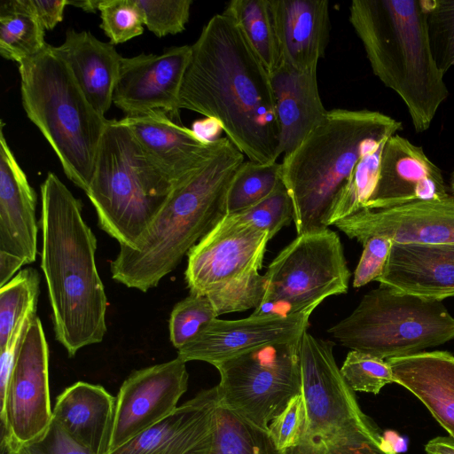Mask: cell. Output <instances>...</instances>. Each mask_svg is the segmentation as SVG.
<instances>
[{
  "label": "cell",
  "mask_w": 454,
  "mask_h": 454,
  "mask_svg": "<svg viewBox=\"0 0 454 454\" xmlns=\"http://www.w3.org/2000/svg\"><path fill=\"white\" fill-rule=\"evenodd\" d=\"M380 286L424 299L454 296V243L393 242Z\"/></svg>",
  "instance_id": "22"
},
{
  "label": "cell",
  "mask_w": 454,
  "mask_h": 454,
  "mask_svg": "<svg viewBox=\"0 0 454 454\" xmlns=\"http://www.w3.org/2000/svg\"><path fill=\"white\" fill-rule=\"evenodd\" d=\"M1 438L21 448L43 438L53 416L49 387V348L40 318L34 314L0 402Z\"/></svg>",
  "instance_id": "13"
},
{
  "label": "cell",
  "mask_w": 454,
  "mask_h": 454,
  "mask_svg": "<svg viewBox=\"0 0 454 454\" xmlns=\"http://www.w3.org/2000/svg\"><path fill=\"white\" fill-rule=\"evenodd\" d=\"M188 379L186 362L179 356L130 373L115 397L108 454L172 414Z\"/></svg>",
  "instance_id": "14"
},
{
  "label": "cell",
  "mask_w": 454,
  "mask_h": 454,
  "mask_svg": "<svg viewBox=\"0 0 454 454\" xmlns=\"http://www.w3.org/2000/svg\"><path fill=\"white\" fill-rule=\"evenodd\" d=\"M393 241L383 236L366 239L362 255L354 272L353 286L356 288L377 279L382 275Z\"/></svg>",
  "instance_id": "41"
},
{
  "label": "cell",
  "mask_w": 454,
  "mask_h": 454,
  "mask_svg": "<svg viewBox=\"0 0 454 454\" xmlns=\"http://www.w3.org/2000/svg\"><path fill=\"white\" fill-rule=\"evenodd\" d=\"M0 124V286L37 254V196Z\"/></svg>",
  "instance_id": "16"
},
{
  "label": "cell",
  "mask_w": 454,
  "mask_h": 454,
  "mask_svg": "<svg viewBox=\"0 0 454 454\" xmlns=\"http://www.w3.org/2000/svg\"><path fill=\"white\" fill-rule=\"evenodd\" d=\"M387 139L380 141L360 158L333 202L327 226L364 208L379 178L381 153Z\"/></svg>",
  "instance_id": "32"
},
{
  "label": "cell",
  "mask_w": 454,
  "mask_h": 454,
  "mask_svg": "<svg viewBox=\"0 0 454 454\" xmlns=\"http://www.w3.org/2000/svg\"><path fill=\"white\" fill-rule=\"evenodd\" d=\"M24 447L29 454H92L73 441L53 419L43 438Z\"/></svg>",
  "instance_id": "43"
},
{
  "label": "cell",
  "mask_w": 454,
  "mask_h": 454,
  "mask_svg": "<svg viewBox=\"0 0 454 454\" xmlns=\"http://www.w3.org/2000/svg\"><path fill=\"white\" fill-rule=\"evenodd\" d=\"M450 188L454 193V170L451 174V176H450Z\"/></svg>",
  "instance_id": "48"
},
{
  "label": "cell",
  "mask_w": 454,
  "mask_h": 454,
  "mask_svg": "<svg viewBox=\"0 0 454 454\" xmlns=\"http://www.w3.org/2000/svg\"><path fill=\"white\" fill-rule=\"evenodd\" d=\"M179 108L215 121L249 160L277 162L279 128L270 76L236 22L214 15L191 45Z\"/></svg>",
  "instance_id": "1"
},
{
  "label": "cell",
  "mask_w": 454,
  "mask_h": 454,
  "mask_svg": "<svg viewBox=\"0 0 454 454\" xmlns=\"http://www.w3.org/2000/svg\"><path fill=\"white\" fill-rule=\"evenodd\" d=\"M120 121L174 187L202 166L218 144V139L207 140L160 110Z\"/></svg>",
  "instance_id": "21"
},
{
  "label": "cell",
  "mask_w": 454,
  "mask_h": 454,
  "mask_svg": "<svg viewBox=\"0 0 454 454\" xmlns=\"http://www.w3.org/2000/svg\"><path fill=\"white\" fill-rule=\"evenodd\" d=\"M305 425V405L301 394L293 397L285 410L269 425L268 432L282 452L296 448L302 438Z\"/></svg>",
  "instance_id": "40"
},
{
  "label": "cell",
  "mask_w": 454,
  "mask_h": 454,
  "mask_svg": "<svg viewBox=\"0 0 454 454\" xmlns=\"http://www.w3.org/2000/svg\"><path fill=\"white\" fill-rule=\"evenodd\" d=\"M52 48L67 64L92 107L105 116L113 104L122 59L114 46L99 41L88 31L70 28L65 41Z\"/></svg>",
  "instance_id": "26"
},
{
  "label": "cell",
  "mask_w": 454,
  "mask_h": 454,
  "mask_svg": "<svg viewBox=\"0 0 454 454\" xmlns=\"http://www.w3.org/2000/svg\"><path fill=\"white\" fill-rule=\"evenodd\" d=\"M387 361L395 383L420 400L454 439V356L447 351H422Z\"/></svg>",
  "instance_id": "27"
},
{
  "label": "cell",
  "mask_w": 454,
  "mask_h": 454,
  "mask_svg": "<svg viewBox=\"0 0 454 454\" xmlns=\"http://www.w3.org/2000/svg\"><path fill=\"white\" fill-rule=\"evenodd\" d=\"M116 398L102 386L78 381L56 399L53 420L92 454H108Z\"/></svg>",
  "instance_id": "25"
},
{
  "label": "cell",
  "mask_w": 454,
  "mask_h": 454,
  "mask_svg": "<svg viewBox=\"0 0 454 454\" xmlns=\"http://www.w3.org/2000/svg\"><path fill=\"white\" fill-rule=\"evenodd\" d=\"M349 21L372 73L405 105L417 133L449 97L433 57L426 0H353Z\"/></svg>",
  "instance_id": "4"
},
{
  "label": "cell",
  "mask_w": 454,
  "mask_h": 454,
  "mask_svg": "<svg viewBox=\"0 0 454 454\" xmlns=\"http://www.w3.org/2000/svg\"><path fill=\"white\" fill-rule=\"evenodd\" d=\"M333 341L305 331L299 344L305 425L286 454H396L361 410L335 362Z\"/></svg>",
  "instance_id": "8"
},
{
  "label": "cell",
  "mask_w": 454,
  "mask_h": 454,
  "mask_svg": "<svg viewBox=\"0 0 454 454\" xmlns=\"http://www.w3.org/2000/svg\"><path fill=\"white\" fill-rule=\"evenodd\" d=\"M282 184L281 163L244 160L227 193L226 215L250 208L270 195Z\"/></svg>",
  "instance_id": "31"
},
{
  "label": "cell",
  "mask_w": 454,
  "mask_h": 454,
  "mask_svg": "<svg viewBox=\"0 0 454 454\" xmlns=\"http://www.w3.org/2000/svg\"><path fill=\"white\" fill-rule=\"evenodd\" d=\"M433 57L445 74L454 66V0H426Z\"/></svg>",
  "instance_id": "35"
},
{
  "label": "cell",
  "mask_w": 454,
  "mask_h": 454,
  "mask_svg": "<svg viewBox=\"0 0 454 454\" xmlns=\"http://www.w3.org/2000/svg\"><path fill=\"white\" fill-rule=\"evenodd\" d=\"M67 4L79 7L86 12H95L98 10L99 0L67 1Z\"/></svg>",
  "instance_id": "46"
},
{
  "label": "cell",
  "mask_w": 454,
  "mask_h": 454,
  "mask_svg": "<svg viewBox=\"0 0 454 454\" xmlns=\"http://www.w3.org/2000/svg\"><path fill=\"white\" fill-rule=\"evenodd\" d=\"M300 340L262 346L220 363V403L255 426L270 423L301 394Z\"/></svg>",
  "instance_id": "12"
},
{
  "label": "cell",
  "mask_w": 454,
  "mask_h": 454,
  "mask_svg": "<svg viewBox=\"0 0 454 454\" xmlns=\"http://www.w3.org/2000/svg\"><path fill=\"white\" fill-rule=\"evenodd\" d=\"M39 20L25 0H4L0 4V54L18 64L41 52L48 43Z\"/></svg>",
  "instance_id": "29"
},
{
  "label": "cell",
  "mask_w": 454,
  "mask_h": 454,
  "mask_svg": "<svg viewBox=\"0 0 454 454\" xmlns=\"http://www.w3.org/2000/svg\"><path fill=\"white\" fill-rule=\"evenodd\" d=\"M40 276L33 267H26L0 286V348L7 342L20 319L36 309Z\"/></svg>",
  "instance_id": "33"
},
{
  "label": "cell",
  "mask_w": 454,
  "mask_h": 454,
  "mask_svg": "<svg viewBox=\"0 0 454 454\" xmlns=\"http://www.w3.org/2000/svg\"><path fill=\"white\" fill-rule=\"evenodd\" d=\"M403 129L378 111L333 109L281 162L298 235L327 229L335 199L363 154Z\"/></svg>",
  "instance_id": "5"
},
{
  "label": "cell",
  "mask_w": 454,
  "mask_h": 454,
  "mask_svg": "<svg viewBox=\"0 0 454 454\" xmlns=\"http://www.w3.org/2000/svg\"><path fill=\"white\" fill-rule=\"evenodd\" d=\"M245 155L227 137L212 155L176 185L135 249L120 246L112 278L146 292L172 272L185 254L226 215V198Z\"/></svg>",
  "instance_id": "3"
},
{
  "label": "cell",
  "mask_w": 454,
  "mask_h": 454,
  "mask_svg": "<svg viewBox=\"0 0 454 454\" xmlns=\"http://www.w3.org/2000/svg\"><path fill=\"white\" fill-rule=\"evenodd\" d=\"M191 54V45H182L161 54L122 57L113 103L125 117L157 110L179 117V96Z\"/></svg>",
  "instance_id": "15"
},
{
  "label": "cell",
  "mask_w": 454,
  "mask_h": 454,
  "mask_svg": "<svg viewBox=\"0 0 454 454\" xmlns=\"http://www.w3.org/2000/svg\"><path fill=\"white\" fill-rule=\"evenodd\" d=\"M219 402L217 386L202 390L109 454H210Z\"/></svg>",
  "instance_id": "20"
},
{
  "label": "cell",
  "mask_w": 454,
  "mask_h": 454,
  "mask_svg": "<svg viewBox=\"0 0 454 454\" xmlns=\"http://www.w3.org/2000/svg\"><path fill=\"white\" fill-rule=\"evenodd\" d=\"M1 454H29L25 447L17 448L1 438Z\"/></svg>",
  "instance_id": "47"
},
{
  "label": "cell",
  "mask_w": 454,
  "mask_h": 454,
  "mask_svg": "<svg viewBox=\"0 0 454 454\" xmlns=\"http://www.w3.org/2000/svg\"><path fill=\"white\" fill-rule=\"evenodd\" d=\"M265 291L252 316L309 313L327 297L345 294L350 271L338 234L325 229L298 235L269 265Z\"/></svg>",
  "instance_id": "11"
},
{
  "label": "cell",
  "mask_w": 454,
  "mask_h": 454,
  "mask_svg": "<svg viewBox=\"0 0 454 454\" xmlns=\"http://www.w3.org/2000/svg\"><path fill=\"white\" fill-rule=\"evenodd\" d=\"M427 454H454V439L450 436H437L425 445Z\"/></svg>",
  "instance_id": "45"
},
{
  "label": "cell",
  "mask_w": 454,
  "mask_h": 454,
  "mask_svg": "<svg viewBox=\"0 0 454 454\" xmlns=\"http://www.w3.org/2000/svg\"><path fill=\"white\" fill-rule=\"evenodd\" d=\"M173 189L130 129L108 120L86 192L100 228L120 246L135 249Z\"/></svg>",
  "instance_id": "7"
},
{
  "label": "cell",
  "mask_w": 454,
  "mask_h": 454,
  "mask_svg": "<svg viewBox=\"0 0 454 454\" xmlns=\"http://www.w3.org/2000/svg\"><path fill=\"white\" fill-rule=\"evenodd\" d=\"M98 11L100 27L113 45L144 33V15L135 0H99Z\"/></svg>",
  "instance_id": "37"
},
{
  "label": "cell",
  "mask_w": 454,
  "mask_h": 454,
  "mask_svg": "<svg viewBox=\"0 0 454 454\" xmlns=\"http://www.w3.org/2000/svg\"><path fill=\"white\" fill-rule=\"evenodd\" d=\"M223 13L239 27L270 75L282 64L270 0H232Z\"/></svg>",
  "instance_id": "28"
},
{
  "label": "cell",
  "mask_w": 454,
  "mask_h": 454,
  "mask_svg": "<svg viewBox=\"0 0 454 454\" xmlns=\"http://www.w3.org/2000/svg\"><path fill=\"white\" fill-rule=\"evenodd\" d=\"M143 12L145 26L158 37L176 35L185 29L192 0H135Z\"/></svg>",
  "instance_id": "39"
},
{
  "label": "cell",
  "mask_w": 454,
  "mask_h": 454,
  "mask_svg": "<svg viewBox=\"0 0 454 454\" xmlns=\"http://www.w3.org/2000/svg\"><path fill=\"white\" fill-rule=\"evenodd\" d=\"M328 333L352 350L387 360L454 340V317L442 301L380 285L364 294L354 311Z\"/></svg>",
  "instance_id": "9"
},
{
  "label": "cell",
  "mask_w": 454,
  "mask_h": 454,
  "mask_svg": "<svg viewBox=\"0 0 454 454\" xmlns=\"http://www.w3.org/2000/svg\"><path fill=\"white\" fill-rule=\"evenodd\" d=\"M282 64L304 71L317 67L330 41L327 0H270Z\"/></svg>",
  "instance_id": "23"
},
{
  "label": "cell",
  "mask_w": 454,
  "mask_h": 454,
  "mask_svg": "<svg viewBox=\"0 0 454 454\" xmlns=\"http://www.w3.org/2000/svg\"><path fill=\"white\" fill-rule=\"evenodd\" d=\"M269 240L267 231L223 216L187 254L190 294L207 296L218 315L255 309L265 291L259 270Z\"/></svg>",
  "instance_id": "10"
},
{
  "label": "cell",
  "mask_w": 454,
  "mask_h": 454,
  "mask_svg": "<svg viewBox=\"0 0 454 454\" xmlns=\"http://www.w3.org/2000/svg\"><path fill=\"white\" fill-rule=\"evenodd\" d=\"M18 65L27 118L53 149L67 177L86 193L108 120L92 107L51 45Z\"/></svg>",
  "instance_id": "6"
},
{
  "label": "cell",
  "mask_w": 454,
  "mask_h": 454,
  "mask_svg": "<svg viewBox=\"0 0 454 454\" xmlns=\"http://www.w3.org/2000/svg\"><path fill=\"white\" fill-rule=\"evenodd\" d=\"M310 314L290 317L249 316L238 320L215 318L178 349L185 362L203 361L215 367L256 348L301 340Z\"/></svg>",
  "instance_id": "18"
},
{
  "label": "cell",
  "mask_w": 454,
  "mask_h": 454,
  "mask_svg": "<svg viewBox=\"0 0 454 454\" xmlns=\"http://www.w3.org/2000/svg\"><path fill=\"white\" fill-rule=\"evenodd\" d=\"M340 372L353 391L377 395L386 385L395 383L387 360L357 350L348 353Z\"/></svg>",
  "instance_id": "36"
},
{
  "label": "cell",
  "mask_w": 454,
  "mask_h": 454,
  "mask_svg": "<svg viewBox=\"0 0 454 454\" xmlns=\"http://www.w3.org/2000/svg\"><path fill=\"white\" fill-rule=\"evenodd\" d=\"M218 316L207 296L190 294L171 311L168 329L172 345L178 350Z\"/></svg>",
  "instance_id": "34"
},
{
  "label": "cell",
  "mask_w": 454,
  "mask_h": 454,
  "mask_svg": "<svg viewBox=\"0 0 454 454\" xmlns=\"http://www.w3.org/2000/svg\"><path fill=\"white\" fill-rule=\"evenodd\" d=\"M270 76L279 128L278 154L286 155L324 121L328 111L319 95L317 67L299 71L281 64Z\"/></svg>",
  "instance_id": "24"
},
{
  "label": "cell",
  "mask_w": 454,
  "mask_h": 454,
  "mask_svg": "<svg viewBox=\"0 0 454 454\" xmlns=\"http://www.w3.org/2000/svg\"><path fill=\"white\" fill-rule=\"evenodd\" d=\"M449 194L442 170L423 148L395 134L384 145L379 178L364 209L391 208Z\"/></svg>",
  "instance_id": "19"
},
{
  "label": "cell",
  "mask_w": 454,
  "mask_h": 454,
  "mask_svg": "<svg viewBox=\"0 0 454 454\" xmlns=\"http://www.w3.org/2000/svg\"><path fill=\"white\" fill-rule=\"evenodd\" d=\"M231 215L267 231L270 239L294 220V207L283 183L263 200L241 213Z\"/></svg>",
  "instance_id": "38"
},
{
  "label": "cell",
  "mask_w": 454,
  "mask_h": 454,
  "mask_svg": "<svg viewBox=\"0 0 454 454\" xmlns=\"http://www.w3.org/2000/svg\"><path fill=\"white\" fill-rule=\"evenodd\" d=\"M333 225L361 244L374 236L399 244L454 243V193L380 209H362Z\"/></svg>",
  "instance_id": "17"
},
{
  "label": "cell",
  "mask_w": 454,
  "mask_h": 454,
  "mask_svg": "<svg viewBox=\"0 0 454 454\" xmlns=\"http://www.w3.org/2000/svg\"><path fill=\"white\" fill-rule=\"evenodd\" d=\"M41 268L56 340L70 357L106 333L107 298L95 262L97 239L82 203L49 172L41 184Z\"/></svg>",
  "instance_id": "2"
},
{
  "label": "cell",
  "mask_w": 454,
  "mask_h": 454,
  "mask_svg": "<svg viewBox=\"0 0 454 454\" xmlns=\"http://www.w3.org/2000/svg\"><path fill=\"white\" fill-rule=\"evenodd\" d=\"M210 454H286L277 449L269 432L219 402Z\"/></svg>",
  "instance_id": "30"
},
{
  "label": "cell",
  "mask_w": 454,
  "mask_h": 454,
  "mask_svg": "<svg viewBox=\"0 0 454 454\" xmlns=\"http://www.w3.org/2000/svg\"><path fill=\"white\" fill-rule=\"evenodd\" d=\"M45 30L53 29L62 21L67 0H25Z\"/></svg>",
  "instance_id": "44"
},
{
  "label": "cell",
  "mask_w": 454,
  "mask_h": 454,
  "mask_svg": "<svg viewBox=\"0 0 454 454\" xmlns=\"http://www.w3.org/2000/svg\"><path fill=\"white\" fill-rule=\"evenodd\" d=\"M35 313L36 309H33L24 314L12 330L7 342L4 347L0 348V402L4 396L15 359L24 339L28 324L32 316Z\"/></svg>",
  "instance_id": "42"
}]
</instances>
